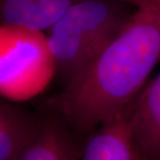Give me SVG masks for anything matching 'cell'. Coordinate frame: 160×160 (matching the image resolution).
Masks as SVG:
<instances>
[{
  "instance_id": "277c9868",
  "label": "cell",
  "mask_w": 160,
  "mask_h": 160,
  "mask_svg": "<svg viewBox=\"0 0 160 160\" xmlns=\"http://www.w3.org/2000/svg\"><path fill=\"white\" fill-rule=\"evenodd\" d=\"M138 160H160V71L145 85L129 115Z\"/></svg>"
},
{
  "instance_id": "6da1fadb",
  "label": "cell",
  "mask_w": 160,
  "mask_h": 160,
  "mask_svg": "<svg viewBox=\"0 0 160 160\" xmlns=\"http://www.w3.org/2000/svg\"><path fill=\"white\" fill-rule=\"evenodd\" d=\"M160 62V5L140 8L116 38L53 99L78 135L127 114Z\"/></svg>"
},
{
  "instance_id": "ba28073f",
  "label": "cell",
  "mask_w": 160,
  "mask_h": 160,
  "mask_svg": "<svg viewBox=\"0 0 160 160\" xmlns=\"http://www.w3.org/2000/svg\"><path fill=\"white\" fill-rule=\"evenodd\" d=\"M41 118H34L11 101L0 104V160H20L34 142Z\"/></svg>"
},
{
  "instance_id": "7a4b0ae2",
  "label": "cell",
  "mask_w": 160,
  "mask_h": 160,
  "mask_svg": "<svg viewBox=\"0 0 160 160\" xmlns=\"http://www.w3.org/2000/svg\"><path fill=\"white\" fill-rule=\"evenodd\" d=\"M119 0H80L45 32L65 85L86 69L122 32L133 12Z\"/></svg>"
},
{
  "instance_id": "8992f818",
  "label": "cell",
  "mask_w": 160,
  "mask_h": 160,
  "mask_svg": "<svg viewBox=\"0 0 160 160\" xmlns=\"http://www.w3.org/2000/svg\"><path fill=\"white\" fill-rule=\"evenodd\" d=\"M60 115L41 118L37 137L20 160H78L83 145Z\"/></svg>"
},
{
  "instance_id": "5b68a950",
  "label": "cell",
  "mask_w": 160,
  "mask_h": 160,
  "mask_svg": "<svg viewBox=\"0 0 160 160\" xmlns=\"http://www.w3.org/2000/svg\"><path fill=\"white\" fill-rule=\"evenodd\" d=\"M80 0H0L1 26L46 32Z\"/></svg>"
},
{
  "instance_id": "3957f363",
  "label": "cell",
  "mask_w": 160,
  "mask_h": 160,
  "mask_svg": "<svg viewBox=\"0 0 160 160\" xmlns=\"http://www.w3.org/2000/svg\"><path fill=\"white\" fill-rule=\"evenodd\" d=\"M56 75L45 32L1 26L0 92L11 102H22L45 90Z\"/></svg>"
},
{
  "instance_id": "52a82bcc",
  "label": "cell",
  "mask_w": 160,
  "mask_h": 160,
  "mask_svg": "<svg viewBox=\"0 0 160 160\" xmlns=\"http://www.w3.org/2000/svg\"><path fill=\"white\" fill-rule=\"evenodd\" d=\"M130 111L91 132L78 160H138L132 140Z\"/></svg>"
},
{
  "instance_id": "9c48e42d",
  "label": "cell",
  "mask_w": 160,
  "mask_h": 160,
  "mask_svg": "<svg viewBox=\"0 0 160 160\" xmlns=\"http://www.w3.org/2000/svg\"><path fill=\"white\" fill-rule=\"evenodd\" d=\"M119 1L135 6L136 9L148 8V7L160 5V0H119Z\"/></svg>"
}]
</instances>
